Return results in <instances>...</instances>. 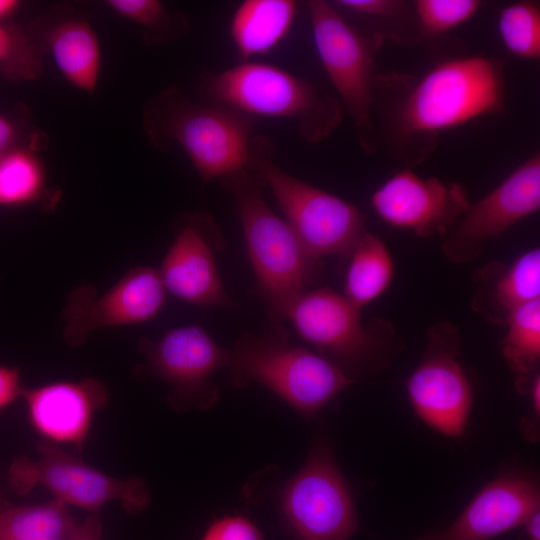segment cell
<instances>
[{"instance_id":"obj_1","label":"cell","mask_w":540,"mask_h":540,"mask_svg":"<svg viewBox=\"0 0 540 540\" xmlns=\"http://www.w3.org/2000/svg\"><path fill=\"white\" fill-rule=\"evenodd\" d=\"M231 194L239 217L247 255L255 279V291L270 319H286L291 302L306 291L318 275V260L311 257L286 220L266 203L265 182L242 169L219 180Z\"/></svg>"},{"instance_id":"obj_2","label":"cell","mask_w":540,"mask_h":540,"mask_svg":"<svg viewBox=\"0 0 540 540\" xmlns=\"http://www.w3.org/2000/svg\"><path fill=\"white\" fill-rule=\"evenodd\" d=\"M142 125L155 148L180 146L204 181L248 168L254 135L247 115L196 103L183 90L170 87L147 100Z\"/></svg>"},{"instance_id":"obj_3","label":"cell","mask_w":540,"mask_h":540,"mask_svg":"<svg viewBox=\"0 0 540 540\" xmlns=\"http://www.w3.org/2000/svg\"><path fill=\"white\" fill-rule=\"evenodd\" d=\"M504 110V68L499 59L467 56L431 68L401 100L394 118L400 140L433 136Z\"/></svg>"},{"instance_id":"obj_4","label":"cell","mask_w":540,"mask_h":540,"mask_svg":"<svg viewBox=\"0 0 540 540\" xmlns=\"http://www.w3.org/2000/svg\"><path fill=\"white\" fill-rule=\"evenodd\" d=\"M198 91L208 104L251 117L294 122L303 140L317 144L340 124L341 104L322 95L306 80L273 64L246 61L207 73Z\"/></svg>"},{"instance_id":"obj_5","label":"cell","mask_w":540,"mask_h":540,"mask_svg":"<svg viewBox=\"0 0 540 540\" xmlns=\"http://www.w3.org/2000/svg\"><path fill=\"white\" fill-rule=\"evenodd\" d=\"M233 387L259 383L311 420L328 402L355 382L337 365L306 348L291 345L279 325L241 334L230 350Z\"/></svg>"},{"instance_id":"obj_6","label":"cell","mask_w":540,"mask_h":540,"mask_svg":"<svg viewBox=\"0 0 540 540\" xmlns=\"http://www.w3.org/2000/svg\"><path fill=\"white\" fill-rule=\"evenodd\" d=\"M360 311L344 295L323 287L298 295L286 319L319 355L352 377L383 369L400 349L389 323L375 319L364 325Z\"/></svg>"},{"instance_id":"obj_7","label":"cell","mask_w":540,"mask_h":540,"mask_svg":"<svg viewBox=\"0 0 540 540\" xmlns=\"http://www.w3.org/2000/svg\"><path fill=\"white\" fill-rule=\"evenodd\" d=\"M274 146L254 135L248 168L268 185L308 254L316 260L349 255L366 231L360 211L351 203L290 175L273 160Z\"/></svg>"},{"instance_id":"obj_8","label":"cell","mask_w":540,"mask_h":540,"mask_svg":"<svg viewBox=\"0 0 540 540\" xmlns=\"http://www.w3.org/2000/svg\"><path fill=\"white\" fill-rule=\"evenodd\" d=\"M306 7L321 64L359 130L361 144L369 148L373 66L384 37L360 33L326 1L310 0Z\"/></svg>"},{"instance_id":"obj_9","label":"cell","mask_w":540,"mask_h":540,"mask_svg":"<svg viewBox=\"0 0 540 540\" xmlns=\"http://www.w3.org/2000/svg\"><path fill=\"white\" fill-rule=\"evenodd\" d=\"M37 450V459L19 455L9 467L10 487L20 495L41 485L65 505L93 512L111 501H120L130 514L148 504V490L141 479L110 477L48 442L39 443Z\"/></svg>"},{"instance_id":"obj_10","label":"cell","mask_w":540,"mask_h":540,"mask_svg":"<svg viewBox=\"0 0 540 540\" xmlns=\"http://www.w3.org/2000/svg\"><path fill=\"white\" fill-rule=\"evenodd\" d=\"M280 508L297 540H347L357 530L351 493L324 440L288 482Z\"/></svg>"},{"instance_id":"obj_11","label":"cell","mask_w":540,"mask_h":540,"mask_svg":"<svg viewBox=\"0 0 540 540\" xmlns=\"http://www.w3.org/2000/svg\"><path fill=\"white\" fill-rule=\"evenodd\" d=\"M138 345L145 362L136 367L135 375L167 382L171 386L168 402L173 409H208L216 403L219 391L211 377L228 366L230 350L219 346L202 327H177L158 341L141 338Z\"/></svg>"},{"instance_id":"obj_12","label":"cell","mask_w":540,"mask_h":540,"mask_svg":"<svg viewBox=\"0 0 540 540\" xmlns=\"http://www.w3.org/2000/svg\"><path fill=\"white\" fill-rule=\"evenodd\" d=\"M458 327L441 322L429 328L422 359L406 387L416 415L438 433L460 438L465 433L473 390L459 360Z\"/></svg>"},{"instance_id":"obj_13","label":"cell","mask_w":540,"mask_h":540,"mask_svg":"<svg viewBox=\"0 0 540 540\" xmlns=\"http://www.w3.org/2000/svg\"><path fill=\"white\" fill-rule=\"evenodd\" d=\"M165 300L159 272L151 267L130 269L100 296L93 286L81 285L70 292L62 311L63 338L78 347L96 330L147 322Z\"/></svg>"},{"instance_id":"obj_14","label":"cell","mask_w":540,"mask_h":540,"mask_svg":"<svg viewBox=\"0 0 540 540\" xmlns=\"http://www.w3.org/2000/svg\"><path fill=\"white\" fill-rule=\"evenodd\" d=\"M540 208V155L534 153L475 204L445 234L443 254L454 263L474 260L485 240Z\"/></svg>"},{"instance_id":"obj_15","label":"cell","mask_w":540,"mask_h":540,"mask_svg":"<svg viewBox=\"0 0 540 540\" xmlns=\"http://www.w3.org/2000/svg\"><path fill=\"white\" fill-rule=\"evenodd\" d=\"M176 224L177 236L158 270L166 291L194 305L232 308L215 261L223 244L219 227L202 211L186 213Z\"/></svg>"},{"instance_id":"obj_16","label":"cell","mask_w":540,"mask_h":540,"mask_svg":"<svg viewBox=\"0 0 540 540\" xmlns=\"http://www.w3.org/2000/svg\"><path fill=\"white\" fill-rule=\"evenodd\" d=\"M371 205L387 224L429 237L445 235L471 203L462 184L422 178L403 169L374 191Z\"/></svg>"},{"instance_id":"obj_17","label":"cell","mask_w":540,"mask_h":540,"mask_svg":"<svg viewBox=\"0 0 540 540\" xmlns=\"http://www.w3.org/2000/svg\"><path fill=\"white\" fill-rule=\"evenodd\" d=\"M540 507L535 479L506 474L487 483L439 540H489L523 525Z\"/></svg>"},{"instance_id":"obj_18","label":"cell","mask_w":540,"mask_h":540,"mask_svg":"<svg viewBox=\"0 0 540 540\" xmlns=\"http://www.w3.org/2000/svg\"><path fill=\"white\" fill-rule=\"evenodd\" d=\"M22 397L38 433L48 440L77 448L86 440L94 413L108 399L104 385L93 378L24 389Z\"/></svg>"},{"instance_id":"obj_19","label":"cell","mask_w":540,"mask_h":540,"mask_svg":"<svg viewBox=\"0 0 540 540\" xmlns=\"http://www.w3.org/2000/svg\"><path fill=\"white\" fill-rule=\"evenodd\" d=\"M32 36L42 51H49L65 79L81 91L93 93L101 72V48L88 21L62 16L43 21Z\"/></svg>"},{"instance_id":"obj_20","label":"cell","mask_w":540,"mask_h":540,"mask_svg":"<svg viewBox=\"0 0 540 540\" xmlns=\"http://www.w3.org/2000/svg\"><path fill=\"white\" fill-rule=\"evenodd\" d=\"M472 306L491 322L505 323L518 307L540 298V250L519 256L511 266L492 262L475 276Z\"/></svg>"},{"instance_id":"obj_21","label":"cell","mask_w":540,"mask_h":540,"mask_svg":"<svg viewBox=\"0 0 540 540\" xmlns=\"http://www.w3.org/2000/svg\"><path fill=\"white\" fill-rule=\"evenodd\" d=\"M294 0H245L236 8L230 35L242 62L273 50L289 33L297 14Z\"/></svg>"},{"instance_id":"obj_22","label":"cell","mask_w":540,"mask_h":540,"mask_svg":"<svg viewBox=\"0 0 540 540\" xmlns=\"http://www.w3.org/2000/svg\"><path fill=\"white\" fill-rule=\"evenodd\" d=\"M349 256L344 296L361 309L390 286L394 263L386 245L367 230L357 240Z\"/></svg>"},{"instance_id":"obj_23","label":"cell","mask_w":540,"mask_h":540,"mask_svg":"<svg viewBox=\"0 0 540 540\" xmlns=\"http://www.w3.org/2000/svg\"><path fill=\"white\" fill-rule=\"evenodd\" d=\"M79 525L56 499L0 510V540H70Z\"/></svg>"},{"instance_id":"obj_24","label":"cell","mask_w":540,"mask_h":540,"mask_svg":"<svg viewBox=\"0 0 540 540\" xmlns=\"http://www.w3.org/2000/svg\"><path fill=\"white\" fill-rule=\"evenodd\" d=\"M505 324L502 352L517 390L526 393L540 359V298L512 311Z\"/></svg>"},{"instance_id":"obj_25","label":"cell","mask_w":540,"mask_h":540,"mask_svg":"<svg viewBox=\"0 0 540 540\" xmlns=\"http://www.w3.org/2000/svg\"><path fill=\"white\" fill-rule=\"evenodd\" d=\"M106 4L116 14L142 28L143 42L147 46L173 42L190 31L187 16L169 10L159 0H108Z\"/></svg>"},{"instance_id":"obj_26","label":"cell","mask_w":540,"mask_h":540,"mask_svg":"<svg viewBox=\"0 0 540 540\" xmlns=\"http://www.w3.org/2000/svg\"><path fill=\"white\" fill-rule=\"evenodd\" d=\"M44 169L32 149L16 148L0 157L1 205L37 201L44 192Z\"/></svg>"},{"instance_id":"obj_27","label":"cell","mask_w":540,"mask_h":540,"mask_svg":"<svg viewBox=\"0 0 540 540\" xmlns=\"http://www.w3.org/2000/svg\"><path fill=\"white\" fill-rule=\"evenodd\" d=\"M498 31L505 47L524 59L540 58V7L538 2L519 1L504 7Z\"/></svg>"},{"instance_id":"obj_28","label":"cell","mask_w":540,"mask_h":540,"mask_svg":"<svg viewBox=\"0 0 540 540\" xmlns=\"http://www.w3.org/2000/svg\"><path fill=\"white\" fill-rule=\"evenodd\" d=\"M0 68L11 79H36L43 72V51L19 27L0 22Z\"/></svg>"},{"instance_id":"obj_29","label":"cell","mask_w":540,"mask_h":540,"mask_svg":"<svg viewBox=\"0 0 540 540\" xmlns=\"http://www.w3.org/2000/svg\"><path fill=\"white\" fill-rule=\"evenodd\" d=\"M478 0H417V19L429 35L446 33L470 20L480 9Z\"/></svg>"},{"instance_id":"obj_30","label":"cell","mask_w":540,"mask_h":540,"mask_svg":"<svg viewBox=\"0 0 540 540\" xmlns=\"http://www.w3.org/2000/svg\"><path fill=\"white\" fill-rule=\"evenodd\" d=\"M202 540H262L256 526L247 518L231 516L215 521Z\"/></svg>"},{"instance_id":"obj_31","label":"cell","mask_w":540,"mask_h":540,"mask_svg":"<svg viewBox=\"0 0 540 540\" xmlns=\"http://www.w3.org/2000/svg\"><path fill=\"white\" fill-rule=\"evenodd\" d=\"M333 3L335 7L374 17L391 15L402 6L400 1L395 0H338Z\"/></svg>"},{"instance_id":"obj_32","label":"cell","mask_w":540,"mask_h":540,"mask_svg":"<svg viewBox=\"0 0 540 540\" xmlns=\"http://www.w3.org/2000/svg\"><path fill=\"white\" fill-rule=\"evenodd\" d=\"M530 397V415L521 423V429L528 440H538L540 418V376L536 372L527 391Z\"/></svg>"},{"instance_id":"obj_33","label":"cell","mask_w":540,"mask_h":540,"mask_svg":"<svg viewBox=\"0 0 540 540\" xmlns=\"http://www.w3.org/2000/svg\"><path fill=\"white\" fill-rule=\"evenodd\" d=\"M24 388L21 386L20 374L17 368L0 366V409L13 403L22 396Z\"/></svg>"},{"instance_id":"obj_34","label":"cell","mask_w":540,"mask_h":540,"mask_svg":"<svg viewBox=\"0 0 540 540\" xmlns=\"http://www.w3.org/2000/svg\"><path fill=\"white\" fill-rule=\"evenodd\" d=\"M18 136V129L13 121L0 114V157L13 148Z\"/></svg>"},{"instance_id":"obj_35","label":"cell","mask_w":540,"mask_h":540,"mask_svg":"<svg viewBox=\"0 0 540 540\" xmlns=\"http://www.w3.org/2000/svg\"><path fill=\"white\" fill-rule=\"evenodd\" d=\"M70 540H101V525L96 514L81 522Z\"/></svg>"},{"instance_id":"obj_36","label":"cell","mask_w":540,"mask_h":540,"mask_svg":"<svg viewBox=\"0 0 540 540\" xmlns=\"http://www.w3.org/2000/svg\"><path fill=\"white\" fill-rule=\"evenodd\" d=\"M527 540H540V512H534L522 525Z\"/></svg>"},{"instance_id":"obj_37","label":"cell","mask_w":540,"mask_h":540,"mask_svg":"<svg viewBox=\"0 0 540 540\" xmlns=\"http://www.w3.org/2000/svg\"><path fill=\"white\" fill-rule=\"evenodd\" d=\"M19 5L16 0H0V21L11 15Z\"/></svg>"},{"instance_id":"obj_38","label":"cell","mask_w":540,"mask_h":540,"mask_svg":"<svg viewBox=\"0 0 540 540\" xmlns=\"http://www.w3.org/2000/svg\"><path fill=\"white\" fill-rule=\"evenodd\" d=\"M417 540H439V536L438 534H431V535L423 536Z\"/></svg>"},{"instance_id":"obj_39","label":"cell","mask_w":540,"mask_h":540,"mask_svg":"<svg viewBox=\"0 0 540 540\" xmlns=\"http://www.w3.org/2000/svg\"><path fill=\"white\" fill-rule=\"evenodd\" d=\"M8 506H9L8 502L0 494V510L6 508Z\"/></svg>"},{"instance_id":"obj_40","label":"cell","mask_w":540,"mask_h":540,"mask_svg":"<svg viewBox=\"0 0 540 540\" xmlns=\"http://www.w3.org/2000/svg\"><path fill=\"white\" fill-rule=\"evenodd\" d=\"M0 205H1V202H0Z\"/></svg>"}]
</instances>
